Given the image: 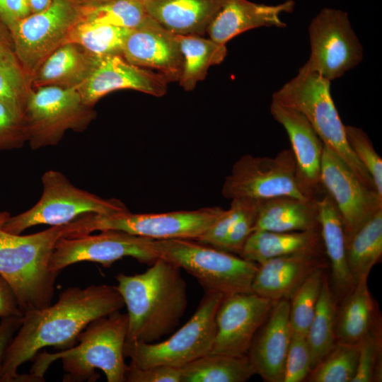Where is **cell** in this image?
<instances>
[{
    "label": "cell",
    "mask_w": 382,
    "mask_h": 382,
    "mask_svg": "<svg viewBox=\"0 0 382 382\" xmlns=\"http://www.w3.org/2000/svg\"><path fill=\"white\" fill-rule=\"evenodd\" d=\"M124 306L116 286L92 284L66 288L54 304L25 312L3 357L0 381H19L18 369L33 360L40 349L53 347L64 350L74 346L91 322Z\"/></svg>",
    "instance_id": "cell-1"
},
{
    "label": "cell",
    "mask_w": 382,
    "mask_h": 382,
    "mask_svg": "<svg viewBox=\"0 0 382 382\" xmlns=\"http://www.w3.org/2000/svg\"><path fill=\"white\" fill-rule=\"evenodd\" d=\"M180 271L158 258L143 273L115 277L127 309L126 341L155 342L178 325L187 306V284Z\"/></svg>",
    "instance_id": "cell-2"
},
{
    "label": "cell",
    "mask_w": 382,
    "mask_h": 382,
    "mask_svg": "<svg viewBox=\"0 0 382 382\" xmlns=\"http://www.w3.org/2000/svg\"><path fill=\"white\" fill-rule=\"evenodd\" d=\"M128 331L127 313L120 311L91 322L79 334L78 344L54 353H37L30 369V381H43L50 365L60 359L64 381H95L96 369H100L108 382L126 381L128 365L124 346Z\"/></svg>",
    "instance_id": "cell-3"
},
{
    "label": "cell",
    "mask_w": 382,
    "mask_h": 382,
    "mask_svg": "<svg viewBox=\"0 0 382 382\" xmlns=\"http://www.w3.org/2000/svg\"><path fill=\"white\" fill-rule=\"evenodd\" d=\"M0 212V276L11 286L24 313L50 306L58 274L49 270V261L57 241L64 236V225L52 226L32 234L5 231L9 217Z\"/></svg>",
    "instance_id": "cell-4"
},
{
    "label": "cell",
    "mask_w": 382,
    "mask_h": 382,
    "mask_svg": "<svg viewBox=\"0 0 382 382\" xmlns=\"http://www.w3.org/2000/svg\"><path fill=\"white\" fill-rule=\"evenodd\" d=\"M330 82L299 69L295 77L272 94V100L301 112L323 145L337 154L364 185L376 192L370 175L347 143L345 125L331 96Z\"/></svg>",
    "instance_id": "cell-5"
},
{
    "label": "cell",
    "mask_w": 382,
    "mask_h": 382,
    "mask_svg": "<svg viewBox=\"0 0 382 382\" xmlns=\"http://www.w3.org/2000/svg\"><path fill=\"white\" fill-rule=\"evenodd\" d=\"M152 246L158 258L185 270L204 293L227 296L252 291L255 262L193 239L153 240Z\"/></svg>",
    "instance_id": "cell-6"
},
{
    "label": "cell",
    "mask_w": 382,
    "mask_h": 382,
    "mask_svg": "<svg viewBox=\"0 0 382 382\" xmlns=\"http://www.w3.org/2000/svg\"><path fill=\"white\" fill-rule=\"evenodd\" d=\"M223 211L221 207H213L158 214H134L129 211L87 214L65 224L64 237L118 230L152 240H196Z\"/></svg>",
    "instance_id": "cell-7"
},
{
    "label": "cell",
    "mask_w": 382,
    "mask_h": 382,
    "mask_svg": "<svg viewBox=\"0 0 382 382\" xmlns=\"http://www.w3.org/2000/svg\"><path fill=\"white\" fill-rule=\"evenodd\" d=\"M42 195L28 210L10 215L4 224L5 231L21 234L25 230L41 224L62 226L87 214H110L129 211L115 198L105 199L76 187L62 172L45 171L41 178Z\"/></svg>",
    "instance_id": "cell-8"
},
{
    "label": "cell",
    "mask_w": 382,
    "mask_h": 382,
    "mask_svg": "<svg viewBox=\"0 0 382 382\" xmlns=\"http://www.w3.org/2000/svg\"><path fill=\"white\" fill-rule=\"evenodd\" d=\"M224 295L206 292L189 320L167 340L146 343L126 341L125 357L138 368L165 365L180 368L209 354L216 331L215 316Z\"/></svg>",
    "instance_id": "cell-9"
},
{
    "label": "cell",
    "mask_w": 382,
    "mask_h": 382,
    "mask_svg": "<svg viewBox=\"0 0 382 382\" xmlns=\"http://www.w3.org/2000/svg\"><path fill=\"white\" fill-rule=\"evenodd\" d=\"M228 199L248 198L262 202L280 197L315 200L303 185L291 149H284L273 157L246 154L233 166L222 187Z\"/></svg>",
    "instance_id": "cell-10"
},
{
    "label": "cell",
    "mask_w": 382,
    "mask_h": 382,
    "mask_svg": "<svg viewBox=\"0 0 382 382\" xmlns=\"http://www.w3.org/2000/svg\"><path fill=\"white\" fill-rule=\"evenodd\" d=\"M96 117L76 88H32L23 116L28 143L33 150L56 146L67 131L82 132Z\"/></svg>",
    "instance_id": "cell-11"
},
{
    "label": "cell",
    "mask_w": 382,
    "mask_h": 382,
    "mask_svg": "<svg viewBox=\"0 0 382 382\" xmlns=\"http://www.w3.org/2000/svg\"><path fill=\"white\" fill-rule=\"evenodd\" d=\"M81 19L82 6L76 0H53L47 9L30 15L9 30L16 57L30 82L40 64L66 42Z\"/></svg>",
    "instance_id": "cell-12"
},
{
    "label": "cell",
    "mask_w": 382,
    "mask_h": 382,
    "mask_svg": "<svg viewBox=\"0 0 382 382\" xmlns=\"http://www.w3.org/2000/svg\"><path fill=\"white\" fill-rule=\"evenodd\" d=\"M308 34L311 53L300 68L331 81L363 59V47L346 12L323 8L312 19Z\"/></svg>",
    "instance_id": "cell-13"
},
{
    "label": "cell",
    "mask_w": 382,
    "mask_h": 382,
    "mask_svg": "<svg viewBox=\"0 0 382 382\" xmlns=\"http://www.w3.org/2000/svg\"><path fill=\"white\" fill-rule=\"evenodd\" d=\"M152 242V239L118 230L62 237L54 247L48 267L57 274L80 262H97L108 267L125 257H132L141 263L151 265L158 259Z\"/></svg>",
    "instance_id": "cell-14"
},
{
    "label": "cell",
    "mask_w": 382,
    "mask_h": 382,
    "mask_svg": "<svg viewBox=\"0 0 382 382\" xmlns=\"http://www.w3.org/2000/svg\"><path fill=\"white\" fill-rule=\"evenodd\" d=\"M275 301L252 291L224 296L215 316V336L209 353L246 356Z\"/></svg>",
    "instance_id": "cell-15"
},
{
    "label": "cell",
    "mask_w": 382,
    "mask_h": 382,
    "mask_svg": "<svg viewBox=\"0 0 382 382\" xmlns=\"http://www.w3.org/2000/svg\"><path fill=\"white\" fill-rule=\"evenodd\" d=\"M320 181L338 209L346 239L378 209L382 208V197L364 185L350 168L325 146Z\"/></svg>",
    "instance_id": "cell-16"
},
{
    "label": "cell",
    "mask_w": 382,
    "mask_h": 382,
    "mask_svg": "<svg viewBox=\"0 0 382 382\" xmlns=\"http://www.w3.org/2000/svg\"><path fill=\"white\" fill-rule=\"evenodd\" d=\"M122 56L133 65L156 70L168 82L179 81L183 58L177 35L148 15L130 30Z\"/></svg>",
    "instance_id": "cell-17"
},
{
    "label": "cell",
    "mask_w": 382,
    "mask_h": 382,
    "mask_svg": "<svg viewBox=\"0 0 382 382\" xmlns=\"http://www.w3.org/2000/svg\"><path fill=\"white\" fill-rule=\"evenodd\" d=\"M168 81L160 74L137 66L120 54L99 57L92 73L78 88L89 106L117 90L132 89L156 97L167 92Z\"/></svg>",
    "instance_id": "cell-18"
},
{
    "label": "cell",
    "mask_w": 382,
    "mask_h": 382,
    "mask_svg": "<svg viewBox=\"0 0 382 382\" xmlns=\"http://www.w3.org/2000/svg\"><path fill=\"white\" fill-rule=\"evenodd\" d=\"M329 268L325 250H306L270 259L257 265L252 292L273 301L288 300L318 270Z\"/></svg>",
    "instance_id": "cell-19"
},
{
    "label": "cell",
    "mask_w": 382,
    "mask_h": 382,
    "mask_svg": "<svg viewBox=\"0 0 382 382\" xmlns=\"http://www.w3.org/2000/svg\"><path fill=\"white\" fill-rule=\"evenodd\" d=\"M291 335L289 301H276L256 332L247 354L256 374L263 381L283 382Z\"/></svg>",
    "instance_id": "cell-20"
},
{
    "label": "cell",
    "mask_w": 382,
    "mask_h": 382,
    "mask_svg": "<svg viewBox=\"0 0 382 382\" xmlns=\"http://www.w3.org/2000/svg\"><path fill=\"white\" fill-rule=\"evenodd\" d=\"M270 113L287 133L303 185L318 197L324 191L320 181L322 141L307 119L296 110L272 100Z\"/></svg>",
    "instance_id": "cell-21"
},
{
    "label": "cell",
    "mask_w": 382,
    "mask_h": 382,
    "mask_svg": "<svg viewBox=\"0 0 382 382\" xmlns=\"http://www.w3.org/2000/svg\"><path fill=\"white\" fill-rule=\"evenodd\" d=\"M295 2L287 0L276 5L252 2L248 0H224L207 33L214 42L226 45L238 35L260 27L284 28L280 18L282 13L294 11Z\"/></svg>",
    "instance_id": "cell-22"
},
{
    "label": "cell",
    "mask_w": 382,
    "mask_h": 382,
    "mask_svg": "<svg viewBox=\"0 0 382 382\" xmlns=\"http://www.w3.org/2000/svg\"><path fill=\"white\" fill-rule=\"evenodd\" d=\"M316 206L321 238L330 269V285L340 303L355 286L347 266L344 226L335 204L325 190L317 199Z\"/></svg>",
    "instance_id": "cell-23"
},
{
    "label": "cell",
    "mask_w": 382,
    "mask_h": 382,
    "mask_svg": "<svg viewBox=\"0 0 382 382\" xmlns=\"http://www.w3.org/2000/svg\"><path fill=\"white\" fill-rule=\"evenodd\" d=\"M98 57L78 44L66 42L38 67L30 79L32 88L77 89L89 77Z\"/></svg>",
    "instance_id": "cell-24"
},
{
    "label": "cell",
    "mask_w": 382,
    "mask_h": 382,
    "mask_svg": "<svg viewBox=\"0 0 382 382\" xmlns=\"http://www.w3.org/2000/svg\"><path fill=\"white\" fill-rule=\"evenodd\" d=\"M224 0H146V14L175 35H202Z\"/></svg>",
    "instance_id": "cell-25"
},
{
    "label": "cell",
    "mask_w": 382,
    "mask_h": 382,
    "mask_svg": "<svg viewBox=\"0 0 382 382\" xmlns=\"http://www.w3.org/2000/svg\"><path fill=\"white\" fill-rule=\"evenodd\" d=\"M382 323L378 306L368 286V279L359 281L338 306L337 342L358 345L378 325Z\"/></svg>",
    "instance_id": "cell-26"
},
{
    "label": "cell",
    "mask_w": 382,
    "mask_h": 382,
    "mask_svg": "<svg viewBox=\"0 0 382 382\" xmlns=\"http://www.w3.org/2000/svg\"><path fill=\"white\" fill-rule=\"evenodd\" d=\"M316 200L280 197L260 202L254 231L293 232L319 228Z\"/></svg>",
    "instance_id": "cell-27"
},
{
    "label": "cell",
    "mask_w": 382,
    "mask_h": 382,
    "mask_svg": "<svg viewBox=\"0 0 382 382\" xmlns=\"http://www.w3.org/2000/svg\"><path fill=\"white\" fill-rule=\"evenodd\" d=\"M324 250L320 227L308 231H255L239 256L259 265L270 259L306 250Z\"/></svg>",
    "instance_id": "cell-28"
},
{
    "label": "cell",
    "mask_w": 382,
    "mask_h": 382,
    "mask_svg": "<svg viewBox=\"0 0 382 382\" xmlns=\"http://www.w3.org/2000/svg\"><path fill=\"white\" fill-rule=\"evenodd\" d=\"M346 255L354 284L368 279L371 269L382 257V208L346 239Z\"/></svg>",
    "instance_id": "cell-29"
},
{
    "label": "cell",
    "mask_w": 382,
    "mask_h": 382,
    "mask_svg": "<svg viewBox=\"0 0 382 382\" xmlns=\"http://www.w3.org/2000/svg\"><path fill=\"white\" fill-rule=\"evenodd\" d=\"M181 382H245L256 374L248 356L209 353L180 368Z\"/></svg>",
    "instance_id": "cell-30"
},
{
    "label": "cell",
    "mask_w": 382,
    "mask_h": 382,
    "mask_svg": "<svg viewBox=\"0 0 382 382\" xmlns=\"http://www.w3.org/2000/svg\"><path fill=\"white\" fill-rule=\"evenodd\" d=\"M177 38L183 58L178 81L185 91H192L206 77L210 66L224 61L226 46L200 35H177Z\"/></svg>",
    "instance_id": "cell-31"
},
{
    "label": "cell",
    "mask_w": 382,
    "mask_h": 382,
    "mask_svg": "<svg viewBox=\"0 0 382 382\" xmlns=\"http://www.w3.org/2000/svg\"><path fill=\"white\" fill-rule=\"evenodd\" d=\"M339 303L325 272L316 308L306 337L308 344L311 369L337 343L336 320Z\"/></svg>",
    "instance_id": "cell-32"
},
{
    "label": "cell",
    "mask_w": 382,
    "mask_h": 382,
    "mask_svg": "<svg viewBox=\"0 0 382 382\" xmlns=\"http://www.w3.org/2000/svg\"><path fill=\"white\" fill-rule=\"evenodd\" d=\"M130 30L81 20L70 31L66 42L78 44L98 57L122 55L123 46Z\"/></svg>",
    "instance_id": "cell-33"
},
{
    "label": "cell",
    "mask_w": 382,
    "mask_h": 382,
    "mask_svg": "<svg viewBox=\"0 0 382 382\" xmlns=\"http://www.w3.org/2000/svg\"><path fill=\"white\" fill-rule=\"evenodd\" d=\"M358 345L337 342L311 370L305 381L352 382L357 368Z\"/></svg>",
    "instance_id": "cell-34"
},
{
    "label": "cell",
    "mask_w": 382,
    "mask_h": 382,
    "mask_svg": "<svg viewBox=\"0 0 382 382\" xmlns=\"http://www.w3.org/2000/svg\"><path fill=\"white\" fill-rule=\"evenodd\" d=\"M146 0H113L95 6H82V19L97 23L132 29L147 16Z\"/></svg>",
    "instance_id": "cell-35"
},
{
    "label": "cell",
    "mask_w": 382,
    "mask_h": 382,
    "mask_svg": "<svg viewBox=\"0 0 382 382\" xmlns=\"http://www.w3.org/2000/svg\"><path fill=\"white\" fill-rule=\"evenodd\" d=\"M327 270L321 269L310 275L289 300V320L292 332L306 335L313 318L323 276Z\"/></svg>",
    "instance_id": "cell-36"
},
{
    "label": "cell",
    "mask_w": 382,
    "mask_h": 382,
    "mask_svg": "<svg viewBox=\"0 0 382 382\" xmlns=\"http://www.w3.org/2000/svg\"><path fill=\"white\" fill-rule=\"evenodd\" d=\"M32 86L21 68L0 65V102L17 118L23 120Z\"/></svg>",
    "instance_id": "cell-37"
},
{
    "label": "cell",
    "mask_w": 382,
    "mask_h": 382,
    "mask_svg": "<svg viewBox=\"0 0 382 382\" xmlns=\"http://www.w3.org/2000/svg\"><path fill=\"white\" fill-rule=\"evenodd\" d=\"M359 357L352 382L382 381V323L378 325L358 345Z\"/></svg>",
    "instance_id": "cell-38"
},
{
    "label": "cell",
    "mask_w": 382,
    "mask_h": 382,
    "mask_svg": "<svg viewBox=\"0 0 382 382\" xmlns=\"http://www.w3.org/2000/svg\"><path fill=\"white\" fill-rule=\"evenodd\" d=\"M347 143L359 161L370 175L378 195L382 197V159L368 134L361 128L345 125Z\"/></svg>",
    "instance_id": "cell-39"
},
{
    "label": "cell",
    "mask_w": 382,
    "mask_h": 382,
    "mask_svg": "<svg viewBox=\"0 0 382 382\" xmlns=\"http://www.w3.org/2000/svg\"><path fill=\"white\" fill-rule=\"evenodd\" d=\"M311 370V357L306 335L292 332L286 357L283 382L305 381Z\"/></svg>",
    "instance_id": "cell-40"
},
{
    "label": "cell",
    "mask_w": 382,
    "mask_h": 382,
    "mask_svg": "<svg viewBox=\"0 0 382 382\" xmlns=\"http://www.w3.org/2000/svg\"><path fill=\"white\" fill-rule=\"evenodd\" d=\"M242 211L228 233L221 250L240 255L247 239L254 231L260 202L242 198Z\"/></svg>",
    "instance_id": "cell-41"
},
{
    "label": "cell",
    "mask_w": 382,
    "mask_h": 382,
    "mask_svg": "<svg viewBox=\"0 0 382 382\" xmlns=\"http://www.w3.org/2000/svg\"><path fill=\"white\" fill-rule=\"evenodd\" d=\"M230 207L224 209L219 216L196 241L221 249L233 225L238 218L243 206L242 198L231 199Z\"/></svg>",
    "instance_id": "cell-42"
},
{
    "label": "cell",
    "mask_w": 382,
    "mask_h": 382,
    "mask_svg": "<svg viewBox=\"0 0 382 382\" xmlns=\"http://www.w3.org/2000/svg\"><path fill=\"white\" fill-rule=\"evenodd\" d=\"M28 142L23 120L16 117L0 102V151L20 149Z\"/></svg>",
    "instance_id": "cell-43"
},
{
    "label": "cell",
    "mask_w": 382,
    "mask_h": 382,
    "mask_svg": "<svg viewBox=\"0 0 382 382\" xmlns=\"http://www.w3.org/2000/svg\"><path fill=\"white\" fill-rule=\"evenodd\" d=\"M127 382H181L180 368L158 365L138 368L129 364L126 374Z\"/></svg>",
    "instance_id": "cell-44"
},
{
    "label": "cell",
    "mask_w": 382,
    "mask_h": 382,
    "mask_svg": "<svg viewBox=\"0 0 382 382\" xmlns=\"http://www.w3.org/2000/svg\"><path fill=\"white\" fill-rule=\"evenodd\" d=\"M31 14L28 0L4 1L3 23L8 30Z\"/></svg>",
    "instance_id": "cell-45"
},
{
    "label": "cell",
    "mask_w": 382,
    "mask_h": 382,
    "mask_svg": "<svg viewBox=\"0 0 382 382\" xmlns=\"http://www.w3.org/2000/svg\"><path fill=\"white\" fill-rule=\"evenodd\" d=\"M16 296L9 284L0 276V318L21 316Z\"/></svg>",
    "instance_id": "cell-46"
},
{
    "label": "cell",
    "mask_w": 382,
    "mask_h": 382,
    "mask_svg": "<svg viewBox=\"0 0 382 382\" xmlns=\"http://www.w3.org/2000/svg\"><path fill=\"white\" fill-rule=\"evenodd\" d=\"M0 65L20 67L8 28L0 21Z\"/></svg>",
    "instance_id": "cell-47"
},
{
    "label": "cell",
    "mask_w": 382,
    "mask_h": 382,
    "mask_svg": "<svg viewBox=\"0 0 382 382\" xmlns=\"http://www.w3.org/2000/svg\"><path fill=\"white\" fill-rule=\"evenodd\" d=\"M22 318L23 316L1 318L0 323V366L5 352L21 324Z\"/></svg>",
    "instance_id": "cell-48"
},
{
    "label": "cell",
    "mask_w": 382,
    "mask_h": 382,
    "mask_svg": "<svg viewBox=\"0 0 382 382\" xmlns=\"http://www.w3.org/2000/svg\"><path fill=\"white\" fill-rule=\"evenodd\" d=\"M53 0H28L31 13H37L47 9Z\"/></svg>",
    "instance_id": "cell-49"
},
{
    "label": "cell",
    "mask_w": 382,
    "mask_h": 382,
    "mask_svg": "<svg viewBox=\"0 0 382 382\" xmlns=\"http://www.w3.org/2000/svg\"><path fill=\"white\" fill-rule=\"evenodd\" d=\"M80 5L83 6H95L101 5L113 0H76Z\"/></svg>",
    "instance_id": "cell-50"
},
{
    "label": "cell",
    "mask_w": 382,
    "mask_h": 382,
    "mask_svg": "<svg viewBox=\"0 0 382 382\" xmlns=\"http://www.w3.org/2000/svg\"><path fill=\"white\" fill-rule=\"evenodd\" d=\"M5 0H0V21L3 23L4 4Z\"/></svg>",
    "instance_id": "cell-51"
}]
</instances>
